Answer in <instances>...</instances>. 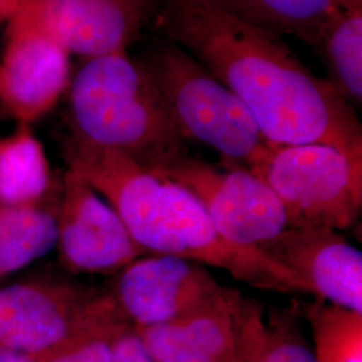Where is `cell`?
<instances>
[{
    "mask_svg": "<svg viewBox=\"0 0 362 362\" xmlns=\"http://www.w3.org/2000/svg\"><path fill=\"white\" fill-rule=\"evenodd\" d=\"M157 30L246 105L269 143L322 144L362 165L361 124L351 105L303 65L282 37L207 0H167Z\"/></svg>",
    "mask_w": 362,
    "mask_h": 362,
    "instance_id": "obj_1",
    "label": "cell"
},
{
    "mask_svg": "<svg viewBox=\"0 0 362 362\" xmlns=\"http://www.w3.org/2000/svg\"><path fill=\"white\" fill-rule=\"evenodd\" d=\"M69 168L116 209L145 252L175 255L230 272L246 285L282 294H310L286 267L258 247L235 245L220 235L194 194L156 176L119 151L66 140Z\"/></svg>",
    "mask_w": 362,
    "mask_h": 362,
    "instance_id": "obj_2",
    "label": "cell"
},
{
    "mask_svg": "<svg viewBox=\"0 0 362 362\" xmlns=\"http://www.w3.org/2000/svg\"><path fill=\"white\" fill-rule=\"evenodd\" d=\"M69 86L79 140L119 151L149 170L188 155L153 79L125 52L88 59Z\"/></svg>",
    "mask_w": 362,
    "mask_h": 362,
    "instance_id": "obj_3",
    "label": "cell"
},
{
    "mask_svg": "<svg viewBox=\"0 0 362 362\" xmlns=\"http://www.w3.org/2000/svg\"><path fill=\"white\" fill-rule=\"evenodd\" d=\"M141 64L185 140L206 144L226 165L246 169L270 145L243 101L180 46L157 45Z\"/></svg>",
    "mask_w": 362,
    "mask_h": 362,
    "instance_id": "obj_4",
    "label": "cell"
},
{
    "mask_svg": "<svg viewBox=\"0 0 362 362\" xmlns=\"http://www.w3.org/2000/svg\"><path fill=\"white\" fill-rule=\"evenodd\" d=\"M276 194L290 228L350 230L362 209V165L322 144L270 145L248 169Z\"/></svg>",
    "mask_w": 362,
    "mask_h": 362,
    "instance_id": "obj_5",
    "label": "cell"
},
{
    "mask_svg": "<svg viewBox=\"0 0 362 362\" xmlns=\"http://www.w3.org/2000/svg\"><path fill=\"white\" fill-rule=\"evenodd\" d=\"M149 172L194 194L220 235L235 245L262 246L287 228L282 203L248 169L226 164L219 169L185 155Z\"/></svg>",
    "mask_w": 362,
    "mask_h": 362,
    "instance_id": "obj_6",
    "label": "cell"
},
{
    "mask_svg": "<svg viewBox=\"0 0 362 362\" xmlns=\"http://www.w3.org/2000/svg\"><path fill=\"white\" fill-rule=\"evenodd\" d=\"M115 298L66 282H23L0 288V346L35 361L65 346Z\"/></svg>",
    "mask_w": 362,
    "mask_h": 362,
    "instance_id": "obj_7",
    "label": "cell"
},
{
    "mask_svg": "<svg viewBox=\"0 0 362 362\" xmlns=\"http://www.w3.org/2000/svg\"><path fill=\"white\" fill-rule=\"evenodd\" d=\"M6 25L0 103L30 124L49 113L70 85V54L52 35L39 0H21Z\"/></svg>",
    "mask_w": 362,
    "mask_h": 362,
    "instance_id": "obj_8",
    "label": "cell"
},
{
    "mask_svg": "<svg viewBox=\"0 0 362 362\" xmlns=\"http://www.w3.org/2000/svg\"><path fill=\"white\" fill-rule=\"evenodd\" d=\"M224 288L197 262L152 254L119 272L112 296L133 327H149L203 309Z\"/></svg>",
    "mask_w": 362,
    "mask_h": 362,
    "instance_id": "obj_9",
    "label": "cell"
},
{
    "mask_svg": "<svg viewBox=\"0 0 362 362\" xmlns=\"http://www.w3.org/2000/svg\"><path fill=\"white\" fill-rule=\"evenodd\" d=\"M57 223L61 260L71 272H121L145 254L116 209L73 169L66 170Z\"/></svg>",
    "mask_w": 362,
    "mask_h": 362,
    "instance_id": "obj_10",
    "label": "cell"
},
{
    "mask_svg": "<svg viewBox=\"0 0 362 362\" xmlns=\"http://www.w3.org/2000/svg\"><path fill=\"white\" fill-rule=\"evenodd\" d=\"M293 272L311 296L362 313V254L330 228H290L258 247Z\"/></svg>",
    "mask_w": 362,
    "mask_h": 362,
    "instance_id": "obj_11",
    "label": "cell"
},
{
    "mask_svg": "<svg viewBox=\"0 0 362 362\" xmlns=\"http://www.w3.org/2000/svg\"><path fill=\"white\" fill-rule=\"evenodd\" d=\"M52 35L69 54L93 59L125 52L158 0H39Z\"/></svg>",
    "mask_w": 362,
    "mask_h": 362,
    "instance_id": "obj_12",
    "label": "cell"
},
{
    "mask_svg": "<svg viewBox=\"0 0 362 362\" xmlns=\"http://www.w3.org/2000/svg\"><path fill=\"white\" fill-rule=\"evenodd\" d=\"M235 290L224 288L207 306L168 324L133 327L155 362H233Z\"/></svg>",
    "mask_w": 362,
    "mask_h": 362,
    "instance_id": "obj_13",
    "label": "cell"
},
{
    "mask_svg": "<svg viewBox=\"0 0 362 362\" xmlns=\"http://www.w3.org/2000/svg\"><path fill=\"white\" fill-rule=\"evenodd\" d=\"M236 350L233 362H317L302 336L294 306L266 318L262 305L235 290Z\"/></svg>",
    "mask_w": 362,
    "mask_h": 362,
    "instance_id": "obj_14",
    "label": "cell"
},
{
    "mask_svg": "<svg viewBox=\"0 0 362 362\" xmlns=\"http://www.w3.org/2000/svg\"><path fill=\"white\" fill-rule=\"evenodd\" d=\"M251 26L291 35L313 49L332 19L362 0H207Z\"/></svg>",
    "mask_w": 362,
    "mask_h": 362,
    "instance_id": "obj_15",
    "label": "cell"
},
{
    "mask_svg": "<svg viewBox=\"0 0 362 362\" xmlns=\"http://www.w3.org/2000/svg\"><path fill=\"white\" fill-rule=\"evenodd\" d=\"M49 185L50 169L43 146L28 124H21L0 141V204H35Z\"/></svg>",
    "mask_w": 362,
    "mask_h": 362,
    "instance_id": "obj_16",
    "label": "cell"
},
{
    "mask_svg": "<svg viewBox=\"0 0 362 362\" xmlns=\"http://www.w3.org/2000/svg\"><path fill=\"white\" fill-rule=\"evenodd\" d=\"M57 243V215L37 204H0V278L47 255Z\"/></svg>",
    "mask_w": 362,
    "mask_h": 362,
    "instance_id": "obj_17",
    "label": "cell"
},
{
    "mask_svg": "<svg viewBox=\"0 0 362 362\" xmlns=\"http://www.w3.org/2000/svg\"><path fill=\"white\" fill-rule=\"evenodd\" d=\"M329 70L327 81L353 105L362 101V3L336 15L314 47Z\"/></svg>",
    "mask_w": 362,
    "mask_h": 362,
    "instance_id": "obj_18",
    "label": "cell"
},
{
    "mask_svg": "<svg viewBox=\"0 0 362 362\" xmlns=\"http://www.w3.org/2000/svg\"><path fill=\"white\" fill-rule=\"evenodd\" d=\"M317 362H362V313L317 299L303 308Z\"/></svg>",
    "mask_w": 362,
    "mask_h": 362,
    "instance_id": "obj_19",
    "label": "cell"
},
{
    "mask_svg": "<svg viewBox=\"0 0 362 362\" xmlns=\"http://www.w3.org/2000/svg\"><path fill=\"white\" fill-rule=\"evenodd\" d=\"M129 325L115 300L65 346L37 362H107L117 338Z\"/></svg>",
    "mask_w": 362,
    "mask_h": 362,
    "instance_id": "obj_20",
    "label": "cell"
},
{
    "mask_svg": "<svg viewBox=\"0 0 362 362\" xmlns=\"http://www.w3.org/2000/svg\"><path fill=\"white\" fill-rule=\"evenodd\" d=\"M107 362H155L137 332L129 325L118 336Z\"/></svg>",
    "mask_w": 362,
    "mask_h": 362,
    "instance_id": "obj_21",
    "label": "cell"
},
{
    "mask_svg": "<svg viewBox=\"0 0 362 362\" xmlns=\"http://www.w3.org/2000/svg\"><path fill=\"white\" fill-rule=\"evenodd\" d=\"M21 0H0V25L7 23Z\"/></svg>",
    "mask_w": 362,
    "mask_h": 362,
    "instance_id": "obj_22",
    "label": "cell"
},
{
    "mask_svg": "<svg viewBox=\"0 0 362 362\" xmlns=\"http://www.w3.org/2000/svg\"><path fill=\"white\" fill-rule=\"evenodd\" d=\"M0 362H37L27 356L15 353L13 350L0 346Z\"/></svg>",
    "mask_w": 362,
    "mask_h": 362,
    "instance_id": "obj_23",
    "label": "cell"
}]
</instances>
